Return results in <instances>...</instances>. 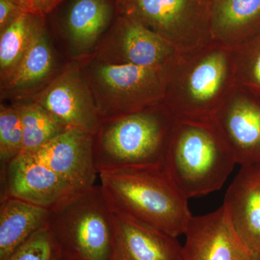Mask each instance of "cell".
Instances as JSON below:
<instances>
[{
	"label": "cell",
	"instance_id": "cell-27",
	"mask_svg": "<svg viewBox=\"0 0 260 260\" xmlns=\"http://www.w3.org/2000/svg\"><path fill=\"white\" fill-rule=\"evenodd\" d=\"M251 260H260V253H253Z\"/></svg>",
	"mask_w": 260,
	"mask_h": 260
},
{
	"label": "cell",
	"instance_id": "cell-22",
	"mask_svg": "<svg viewBox=\"0 0 260 260\" xmlns=\"http://www.w3.org/2000/svg\"><path fill=\"white\" fill-rule=\"evenodd\" d=\"M232 50L236 85L260 95V35Z\"/></svg>",
	"mask_w": 260,
	"mask_h": 260
},
{
	"label": "cell",
	"instance_id": "cell-14",
	"mask_svg": "<svg viewBox=\"0 0 260 260\" xmlns=\"http://www.w3.org/2000/svg\"><path fill=\"white\" fill-rule=\"evenodd\" d=\"M116 16V0H70L59 25L73 60L93 54Z\"/></svg>",
	"mask_w": 260,
	"mask_h": 260
},
{
	"label": "cell",
	"instance_id": "cell-13",
	"mask_svg": "<svg viewBox=\"0 0 260 260\" xmlns=\"http://www.w3.org/2000/svg\"><path fill=\"white\" fill-rule=\"evenodd\" d=\"M184 235V260H251L252 256L223 205L213 213L191 217Z\"/></svg>",
	"mask_w": 260,
	"mask_h": 260
},
{
	"label": "cell",
	"instance_id": "cell-28",
	"mask_svg": "<svg viewBox=\"0 0 260 260\" xmlns=\"http://www.w3.org/2000/svg\"><path fill=\"white\" fill-rule=\"evenodd\" d=\"M59 260H73V259H70V258H68V257H66V256L61 255L60 259H59Z\"/></svg>",
	"mask_w": 260,
	"mask_h": 260
},
{
	"label": "cell",
	"instance_id": "cell-24",
	"mask_svg": "<svg viewBox=\"0 0 260 260\" xmlns=\"http://www.w3.org/2000/svg\"><path fill=\"white\" fill-rule=\"evenodd\" d=\"M62 255L47 226L34 234L7 260H59Z\"/></svg>",
	"mask_w": 260,
	"mask_h": 260
},
{
	"label": "cell",
	"instance_id": "cell-17",
	"mask_svg": "<svg viewBox=\"0 0 260 260\" xmlns=\"http://www.w3.org/2000/svg\"><path fill=\"white\" fill-rule=\"evenodd\" d=\"M57 59L46 23L36 34L13 78L1 88V97L20 102L40 92L57 75Z\"/></svg>",
	"mask_w": 260,
	"mask_h": 260
},
{
	"label": "cell",
	"instance_id": "cell-16",
	"mask_svg": "<svg viewBox=\"0 0 260 260\" xmlns=\"http://www.w3.org/2000/svg\"><path fill=\"white\" fill-rule=\"evenodd\" d=\"M112 223V260H184L177 238L114 214Z\"/></svg>",
	"mask_w": 260,
	"mask_h": 260
},
{
	"label": "cell",
	"instance_id": "cell-21",
	"mask_svg": "<svg viewBox=\"0 0 260 260\" xmlns=\"http://www.w3.org/2000/svg\"><path fill=\"white\" fill-rule=\"evenodd\" d=\"M23 129L21 153H29L68 129L59 119L32 101L15 102Z\"/></svg>",
	"mask_w": 260,
	"mask_h": 260
},
{
	"label": "cell",
	"instance_id": "cell-6",
	"mask_svg": "<svg viewBox=\"0 0 260 260\" xmlns=\"http://www.w3.org/2000/svg\"><path fill=\"white\" fill-rule=\"evenodd\" d=\"M78 61L102 120L140 112L164 102L160 70L109 64L92 55Z\"/></svg>",
	"mask_w": 260,
	"mask_h": 260
},
{
	"label": "cell",
	"instance_id": "cell-8",
	"mask_svg": "<svg viewBox=\"0 0 260 260\" xmlns=\"http://www.w3.org/2000/svg\"><path fill=\"white\" fill-rule=\"evenodd\" d=\"M27 100L39 104L68 128L94 136L100 127L102 119L79 61L68 62L47 86Z\"/></svg>",
	"mask_w": 260,
	"mask_h": 260
},
{
	"label": "cell",
	"instance_id": "cell-20",
	"mask_svg": "<svg viewBox=\"0 0 260 260\" xmlns=\"http://www.w3.org/2000/svg\"><path fill=\"white\" fill-rule=\"evenodd\" d=\"M46 18L21 13L5 30L0 32V85L13 78Z\"/></svg>",
	"mask_w": 260,
	"mask_h": 260
},
{
	"label": "cell",
	"instance_id": "cell-2",
	"mask_svg": "<svg viewBox=\"0 0 260 260\" xmlns=\"http://www.w3.org/2000/svg\"><path fill=\"white\" fill-rule=\"evenodd\" d=\"M100 187L114 215L177 238L192 215L184 196L164 167H140L99 173Z\"/></svg>",
	"mask_w": 260,
	"mask_h": 260
},
{
	"label": "cell",
	"instance_id": "cell-3",
	"mask_svg": "<svg viewBox=\"0 0 260 260\" xmlns=\"http://www.w3.org/2000/svg\"><path fill=\"white\" fill-rule=\"evenodd\" d=\"M176 119L162 104L104 119L94 135L98 172L164 167Z\"/></svg>",
	"mask_w": 260,
	"mask_h": 260
},
{
	"label": "cell",
	"instance_id": "cell-25",
	"mask_svg": "<svg viewBox=\"0 0 260 260\" xmlns=\"http://www.w3.org/2000/svg\"><path fill=\"white\" fill-rule=\"evenodd\" d=\"M24 13L46 18L65 0H13Z\"/></svg>",
	"mask_w": 260,
	"mask_h": 260
},
{
	"label": "cell",
	"instance_id": "cell-23",
	"mask_svg": "<svg viewBox=\"0 0 260 260\" xmlns=\"http://www.w3.org/2000/svg\"><path fill=\"white\" fill-rule=\"evenodd\" d=\"M23 149V129L14 105H0V160L4 166L20 155Z\"/></svg>",
	"mask_w": 260,
	"mask_h": 260
},
{
	"label": "cell",
	"instance_id": "cell-18",
	"mask_svg": "<svg viewBox=\"0 0 260 260\" xmlns=\"http://www.w3.org/2000/svg\"><path fill=\"white\" fill-rule=\"evenodd\" d=\"M213 42L233 49L260 35V0H209Z\"/></svg>",
	"mask_w": 260,
	"mask_h": 260
},
{
	"label": "cell",
	"instance_id": "cell-15",
	"mask_svg": "<svg viewBox=\"0 0 260 260\" xmlns=\"http://www.w3.org/2000/svg\"><path fill=\"white\" fill-rule=\"evenodd\" d=\"M223 207L234 230L252 253H260V161L241 166Z\"/></svg>",
	"mask_w": 260,
	"mask_h": 260
},
{
	"label": "cell",
	"instance_id": "cell-4",
	"mask_svg": "<svg viewBox=\"0 0 260 260\" xmlns=\"http://www.w3.org/2000/svg\"><path fill=\"white\" fill-rule=\"evenodd\" d=\"M236 164L212 121L176 119L164 169L188 200L219 190Z\"/></svg>",
	"mask_w": 260,
	"mask_h": 260
},
{
	"label": "cell",
	"instance_id": "cell-1",
	"mask_svg": "<svg viewBox=\"0 0 260 260\" xmlns=\"http://www.w3.org/2000/svg\"><path fill=\"white\" fill-rule=\"evenodd\" d=\"M160 73L162 103L179 120L211 121L236 85L232 50L215 42L177 53Z\"/></svg>",
	"mask_w": 260,
	"mask_h": 260
},
{
	"label": "cell",
	"instance_id": "cell-5",
	"mask_svg": "<svg viewBox=\"0 0 260 260\" xmlns=\"http://www.w3.org/2000/svg\"><path fill=\"white\" fill-rule=\"evenodd\" d=\"M113 214L100 186L50 210L47 228L61 254L73 260H112Z\"/></svg>",
	"mask_w": 260,
	"mask_h": 260
},
{
	"label": "cell",
	"instance_id": "cell-9",
	"mask_svg": "<svg viewBox=\"0 0 260 260\" xmlns=\"http://www.w3.org/2000/svg\"><path fill=\"white\" fill-rule=\"evenodd\" d=\"M177 53L172 44L144 25L117 14L92 56L109 64L160 70Z\"/></svg>",
	"mask_w": 260,
	"mask_h": 260
},
{
	"label": "cell",
	"instance_id": "cell-12",
	"mask_svg": "<svg viewBox=\"0 0 260 260\" xmlns=\"http://www.w3.org/2000/svg\"><path fill=\"white\" fill-rule=\"evenodd\" d=\"M78 190L95 185L99 172L94 155V136L68 128L32 153Z\"/></svg>",
	"mask_w": 260,
	"mask_h": 260
},
{
	"label": "cell",
	"instance_id": "cell-19",
	"mask_svg": "<svg viewBox=\"0 0 260 260\" xmlns=\"http://www.w3.org/2000/svg\"><path fill=\"white\" fill-rule=\"evenodd\" d=\"M50 210L17 198H1L0 260H7L38 231L46 227Z\"/></svg>",
	"mask_w": 260,
	"mask_h": 260
},
{
	"label": "cell",
	"instance_id": "cell-10",
	"mask_svg": "<svg viewBox=\"0 0 260 260\" xmlns=\"http://www.w3.org/2000/svg\"><path fill=\"white\" fill-rule=\"evenodd\" d=\"M1 173V198H17L49 210L82 191L30 153H20L2 166Z\"/></svg>",
	"mask_w": 260,
	"mask_h": 260
},
{
	"label": "cell",
	"instance_id": "cell-11",
	"mask_svg": "<svg viewBox=\"0 0 260 260\" xmlns=\"http://www.w3.org/2000/svg\"><path fill=\"white\" fill-rule=\"evenodd\" d=\"M211 121L237 164L260 161V95L236 85Z\"/></svg>",
	"mask_w": 260,
	"mask_h": 260
},
{
	"label": "cell",
	"instance_id": "cell-26",
	"mask_svg": "<svg viewBox=\"0 0 260 260\" xmlns=\"http://www.w3.org/2000/svg\"><path fill=\"white\" fill-rule=\"evenodd\" d=\"M23 12L13 0H0V32L13 23Z\"/></svg>",
	"mask_w": 260,
	"mask_h": 260
},
{
	"label": "cell",
	"instance_id": "cell-7",
	"mask_svg": "<svg viewBox=\"0 0 260 260\" xmlns=\"http://www.w3.org/2000/svg\"><path fill=\"white\" fill-rule=\"evenodd\" d=\"M117 14L144 25L179 53L213 42L209 0H116Z\"/></svg>",
	"mask_w": 260,
	"mask_h": 260
}]
</instances>
